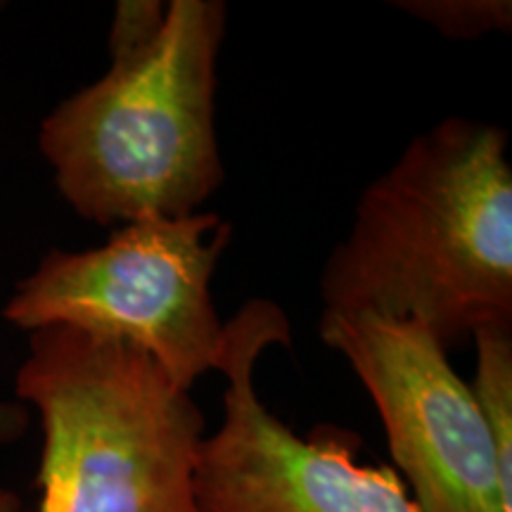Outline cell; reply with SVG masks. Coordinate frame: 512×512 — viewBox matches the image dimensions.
Listing matches in <instances>:
<instances>
[{
	"instance_id": "1",
	"label": "cell",
	"mask_w": 512,
	"mask_h": 512,
	"mask_svg": "<svg viewBox=\"0 0 512 512\" xmlns=\"http://www.w3.org/2000/svg\"><path fill=\"white\" fill-rule=\"evenodd\" d=\"M320 294L328 313L420 323L446 351L512 323L508 133L448 117L415 138L358 197Z\"/></svg>"
},
{
	"instance_id": "2",
	"label": "cell",
	"mask_w": 512,
	"mask_h": 512,
	"mask_svg": "<svg viewBox=\"0 0 512 512\" xmlns=\"http://www.w3.org/2000/svg\"><path fill=\"white\" fill-rule=\"evenodd\" d=\"M226 3L169 0L145 46L57 105L41 124L43 157L81 219L112 226L197 214L221 188L216 60Z\"/></svg>"
},
{
	"instance_id": "3",
	"label": "cell",
	"mask_w": 512,
	"mask_h": 512,
	"mask_svg": "<svg viewBox=\"0 0 512 512\" xmlns=\"http://www.w3.org/2000/svg\"><path fill=\"white\" fill-rule=\"evenodd\" d=\"M17 396L41 415L38 512H195L204 415L143 351L88 332H29Z\"/></svg>"
},
{
	"instance_id": "4",
	"label": "cell",
	"mask_w": 512,
	"mask_h": 512,
	"mask_svg": "<svg viewBox=\"0 0 512 512\" xmlns=\"http://www.w3.org/2000/svg\"><path fill=\"white\" fill-rule=\"evenodd\" d=\"M230 226L219 214L124 223L86 252H50L19 280L3 318L24 332L74 328L143 351L183 392L219 370L226 323L209 283Z\"/></svg>"
},
{
	"instance_id": "5",
	"label": "cell",
	"mask_w": 512,
	"mask_h": 512,
	"mask_svg": "<svg viewBox=\"0 0 512 512\" xmlns=\"http://www.w3.org/2000/svg\"><path fill=\"white\" fill-rule=\"evenodd\" d=\"M275 342L290 347V323L266 299L226 323L223 422L197 446L195 512H422L392 467L358 463L354 434L320 427L302 439L261 403L256 358Z\"/></svg>"
},
{
	"instance_id": "6",
	"label": "cell",
	"mask_w": 512,
	"mask_h": 512,
	"mask_svg": "<svg viewBox=\"0 0 512 512\" xmlns=\"http://www.w3.org/2000/svg\"><path fill=\"white\" fill-rule=\"evenodd\" d=\"M320 337L347 358L375 401L422 512H512L470 384L430 330L413 320L325 311Z\"/></svg>"
},
{
	"instance_id": "7",
	"label": "cell",
	"mask_w": 512,
	"mask_h": 512,
	"mask_svg": "<svg viewBox=\"0 0 512 512\" xmlns=\"http://www.w3.org/2000/svg\"><path fill=\"white\" fill-rule=\"evenodd\" d=\"M477 375L472 396L494 441L503 486L512 491V323L498 320L472 332Z\"/></svg>"
},
{
	"instance_id": "8",
	"label": "cell",
	"mask_w": 512,
	"mask_h": 512,
	"mask_svg": "<svg viewBox=\"0 0 512 512\" xmlns=\"http://www.w3.org/2000/svg\"><path fill=\"white\" fill-rule=\"evenodd\" d=\"M392 5L456 41L508 34L512 27L510 0H394Z\"/></svg>"
},
{
	"instance_id": "9",
	"label": "cell",
	"mask_w": 512,
	"mask_h": 512,
	"mask_svg": "<svg viewBox=\"0 0 512 512\" xmlns=\"http://www.w3.org/2000/svg\"><path fill=\"white\" fill-rule=\"evenodd\" d=\"M169 3L162 0H121L114 10L110 55L140 48L162 29Z\"/></svg>"
},
{
	"instance_id": "10",
	"label": "cell",
	"mask_w": 512,
	"mask_h": 512,
	"mask_svg": "<svg viewBox=\"0 0 512 512\" xmlns=\"http://www.w3.org/2000/svg\"><path fill=\"white\" fill-rule=\"evenodd\" d=\"M29 413L22 403L0 401V444H12L27 432Z\"/></svg>"
},
{
	"instance_id": "11",
	"label": "cell",
	"mask_w": 512,
	"mask_h": 512,
	"mask_svg": "<svg viewBox=\"0 0 512 512\" xmlns=\"http://www.w3.org/2000/svg\"><path fill=\"white\" fill-rule=\"evenodd\" d=\"M19 508H22L19 496L8 489H0V512H19Z\"/></svg>"
},
{
	"instance_id": "12",
	"label": "cell",
	"mask_w": 512,
	"mask_h": 512,
	"mask_svg": "<svg viewBox=\"0 0 512 512\" xmlns=\"http://www.w3.org/2000/svg\"><path fill=\"white\" fill-rule=\"evenodd\" d=\"M0 8H3V3H0Z\"/></svg>"
}]
</instances>
